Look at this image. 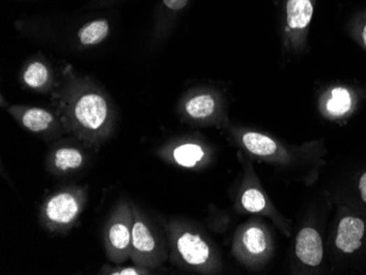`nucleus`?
Instances as JSON below:
<instances>
[{"label":"nucleus","instance_id":"a211bd4d","mask_svg":"<svg viewBox=\"0 0 366 275\" xmlns=\"http://www.w3.org/2000/svg\"><path fill=\"white\" fill-rule=\"evenodd\" d=\"M240 204L244 211L249 213H259L265 207V198L261 191L256 188H248L240 196Z\"/></svg>","mask_w":366,"mask_h":275},{"label":"nucleus","instance_id":"f3484780","mask_svg":"<svg viewBox=\"0 0 366 275\" xmlns=\"http://www.w3.org/2000/svg\"><path fill=\"white\" fill-rule=\"evenodd\" d=\"M351 107V96L344 88H336L327 102V110L333 115H344Z\"/></svg>","mask_w":366,"mask_h":275},{"label":"nucleus","instance_id":"9d476101","mask_svg":"<svg viewBox=\"0 0 366 275\" xmlns=\"http://www.w3.org/2000/svg\"><path fill=\"white\" fill-rule=\"evenodd\" d=\"M365 232L363 221L356 217H344L341 221L337 234L336 245L344 253H352L362 246Z\"/></svg>","mask_w":366,"mask_h":275},{"label":"nucleus","instance_id":"f257e3e1","mask_svg":"<svg viewBox=\"0 0 366 275\" xmlns=\"http://www.w3.org/2000/svg\"><path fill=\"white\" fill-rule=\"evenodd\" d=\"M51 97L52 110L59 117L65 135L98 153L117 125V111L105 90L66 64Z\"/></svg>","mask_w":366,"mask_h":275},{"label":"nucleus","instance_id":"20e7f679","mask_svg":"<svg viewBox=\"0 0 366 275\" xmlns=\"http://www.w3.org/2000/svg\"><path fill=\"white\" fill-rule=\"evenodd\" d=\"M131 205L134 213L131 261L135 265L154 270L167 258L165 247L161 245L157 230L149 217L136 204L131 202Z\"/></svg>","mask_w":366,"mask_h":275},{"label":"nucleus","instance_id":"412c9836","mask_svg":"<svg viewBox=\"0 0 366 275\" xmlns=\"http://www.w3.org/2000/svg\"><path fill=\"white\" fill-rule=\"evenodd\" d=\"M360 191H361L362 199L366 203V172L360 180Z\"/></svg>","mask_w":366,"mask_h":275},{"label":"nucleus","instance_id":"f8f14e48","mask_svg":"<svg viewBox=\"0 0 366 275\" xmlns=\"http://www.w3.org/2000/svg\"><path fill=\"white\" fill-rule=\"evenodd\" d=\"M184 111L192 120H207L217 113V98L210 94H196L186 100Z\"/></svg>","mask_w":366,"mask_h":275},{"label":"nucleus","instance_id":"39448f33","mask_svg":"<svg viewBox=\"0 0 366 275\" xmlns=\"http://www.w3.org/2000/svg\"><path fill=\"white\" fill-rule=\"evenodd\" d=\"M171 247L184 265L200 270H210L215 267L217 257L207 239L191 228L182 226L168 227Z\"/></svg>","mask_w":366,"mask_h":275},{"label":"nucleus","instance_id":"dca6fc26","mask_svg":"<svg viewBox=\"0 0 366 275\" xmlns=\"http://www.w3.org/2000/svg\"><path fill=\"white\" fill-rule=\"evenodd\" d=\"M240 140L247 151L259 157H270L277 151V145L274 140L260 133H242Z\"/></svg>","mask_w":366,"mask_h":275},{"label":"nucleus","instance_id":"6e6552de","mask_svg":"<svg viewBox=\"0 0 366 275\" xmlns=\"http://www.w3.org/2000/svg\"><path fill=\"white\" fill-rule=\"evenodd\" d=\"M21 82L23 87L36 92H52L57 80L54 77L51 65L43 59H32L21 69Z\"/></svg>","mask_w":366,"mask_h":275},{"label":"nucleus","instance_id":"2eb2a0df","mask_svg":"<svg viewBox=\"0 0 366 275\" xmlns=\"http://www.w3.org/2000/svg\"><path fill=\"white\" fill-rule=\"evenodd\" d=\"M110 34V23L105 19H96L79 29L77 38L82 46H94L102 43Z\"/></svg>","mask_w":366,"mask_h":275},{"label":"nucleus","instance_id":"4468645a","mask_svg":"<svg viewBox=\"0 0 366 275\" xmlns=\"http://www.w3.org/2000/svg\"><path fill=\"white\" fill-rule=\"evenodd\" d=\"M313 13L310 0H288L286 5L288 26L293 30H303L309 24Z\"/></svg>","mask_w":366,"mask_h":275},{"label":"nucleus","instance_id":"7ed1b4c3","mask_svg":"<svg viewBox=\"0 0 366 275\" xmlns=\"http://www.w3.org/2000/svg\"><path fill=\"white\" fill-rule=\"evenodd\" d=\"M133 223L134 213L131 202L126 200L117 202L102 232L105 255L113 265H122L130 259Z\"/></svg>","mask_w":366,"mask_h":275},{"label":"nucleus","instance_id":"f03ea898","mask_svg":"<svg viewBox=\"0 0 366 275\" xmlns=\"http://www.w3.org/2000/svg\"><path fill=\"white\" fill-rule=\"evenodd\" d=\"M89 196L88 186H67L46 196L38 209V222L52 234H67L78 222Z\"/></svg>","mask_w":366,"mask_h":275},{"label":"nucleus","instance_id":"4be33fe9","mask_svg":"<svg viewBox=\"0 0 366 275\" xmlns=\"http://www.w3.org/2000/svg\"><path fill=\"white\" fill-rule=\"evenodd\" d=\"M362 36H363L364 44L366 45V26L364 27L363 34H362Z\"/></svg>","mask_w":366,"mask_h":275},{"label":"nucleus","instance_id":"aec40b11","mask_svg":"<svg viewBox=\"0 0 366 275\" xmlns=\"http://www.w3.org/2000/svg\"><path fill=\"white\" fill-rule=\"evenodd\" d=\"M166 7H168L171 10H181L186 7L189 0H163Z\"/></svg>","mask_w":366,"mask_h":275},{"label":"nucleus","instance_id":"1a4fd4ad","mask_svg":"<svg viewBox=\"0 0 366 275\" xmlns=\"http://www.w3.org/2000/svg\"><path fill=\"white\" fill-rule=\"evenodd\" d=\"M295 253L304 265L317 267L323 257V240L314 228L306 227L300 230L296 239Z\"/></svg>","mask_w":366,"mask_h":275},{"label":"nucleus","instance_id":"ddd939ff","mask_svg":"<svg viewBox=\"0 0 366 275\" xmlns=\"http://www.w3.org/2000/svg\"><path fill=\"white\" fill-rule=\"evenodd\" d=\"M205 151L200 144L188 142L175 146L170 151L173 163L184 168H194L205 158Z\"/></svg>","mask_w":366,"mask_h":275},{"label":"nucleus","instance_id":"9b49d317","mask_svg":"<svg viewBox=\"0 0 366 275\" xmlns=\"http://www.w3.org/2000/svg\"><path fill=\"white\" fill-rule=\"evenodd\" d=\"M235 247L242 259L259 257L267 250V235L260 227H247L246 230L240 232Z\"/></svg>","mask_w":366,"mask_h":275},{"label":"nucleus","instance_id":"423d86ee","mask_svg":"<svg viewBox=\"0 0 366 275\" xmlns=\"http://www.w3.org/2000/svg\"><path fill=\"white\" fill-rule=\"evenodd\" d=\"M8 113L23 128L44 140H57L65 135L63 125L53 110L36 105H10Z\"/></svg>","mask_w":366,"mask_h":275},{"label":"nucleus","instance_id":"0eeeda50","mask_svg":"<svg viewBox=\"0 0 366 275\" xmlns=\"http://www.w3.org/2000/svg\"><path fill=\"white\" fill-rule=\"evenodd\" d=\"M87 149L76 138L59 140L50 149L47 169L55 176H66L82 170L88 161Z\"/></svg>","mask_w":366,"mask_h":275},{"label":"nucleus","instance_id":"6ab92c4d","mask_svg":"<svg viewBox=\"0 0 366 275\" xmlns=\"http://www.w3.org/2000/svg\"><path fill=\"white\" fill-rule=\"evenodd\" d=\"M152 273H153L152 269L144 268L135 263L131 265H115L113 267L105 265L100 270V274L103 275H148Z\"/></svg>","mask_w":366,"mask_h":275}]
</instances>
